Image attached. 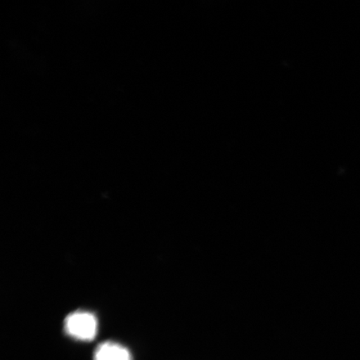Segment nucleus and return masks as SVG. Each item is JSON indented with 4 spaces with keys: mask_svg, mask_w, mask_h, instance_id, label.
Listing matches in <instances>:
<instances>
[{
    "mask_svg": "<svg viewBox=\"0 0 360 360\" xmlns=\"http://www.w3.org/2000/svg\"><path fill=\"white\" fill-rule=\"evenodd\" d=\"M66 334L75 340L91 341L98 332V321L91 313L76 311L68 315L65 321Z\"/></svg>",
    "mask_w": 360,
    "mask_h": 360,
    "instance_id": "nucleus-1",
    "label": "nucleus"
},
{
    "mask_svg": "<svg viewBox=\"0 0 360 360\" xmlns=\"http://www.w3.org/2000/svg\"><path fill=\"white\" fill-rule=\"evenodd\" d=\"M94 360H133L127 348L115 342H103L94 350Z\"/></svg>",
    "mask_w": 360,
    "mask_h": 360,
    "instance_id": "nucleus-2",
    "label": "nucleus"
}]
</instances>
